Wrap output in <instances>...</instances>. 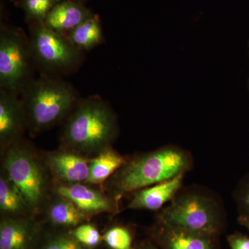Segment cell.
Instances as JSON below:
<instances>
[{"mask_svg": "<svg viewBox=\"0 0 249 249\" xmlns=\"http://www.w3.org/2000/svg\"><path fill=\"white\" fill-rule=\"evenodd\" d=\"M61 126L60 147L88 158L112 147L119 133L115 111L98 95L80 98Z\"/></svg>", "mask_w": 249, "mask_h": 249, "instance_id": "cell-1", "label": "cell"}, {"mask_svg": "<svg viewBox=\"0 0 249 249\" xmlns=\"http://www.w3.org/2000/svg\"><path fill=\"white\" fill-rule=\"evenodd\" d=\"M193 166V157L189 152L175 145H165L127 157L103 188L120 201L123 196L142 188L186 175Z\"/></svg>", "mask_w": 249, "mask_h": 249, "instance_id": "cell-2", "label": "cell"}, {"mask_svg": "<svg viewBox=\"0 0 249 249\" xmlns=\"http://www.w3.org/2000/svg\"><path fill=\"white\" fill-rule=\"evenodd\" d=\"M19 97L31 137L61 124L80 99L76 88L64 78L41 75Z\"/></svg>", "mask_w": 249, "mask_h": 249, "instance_id": "cell-3", "label": "cell"}, {"mask_svg": "<svg viewBox=\"0 0 249 249\" xmlns=\"http://www.w3.org/2000/svg\"><path fill=\"white\" fill-rule=\"evenodd\" d=\"M1 169L22 192L34 216L40 217L55 187L42 150L21 139L1 152Z\"/></svg>", "mask_w": 249, "mask_h": 249, "instance_id": "cell-4", "label": "cell"}, {"mask_svg": "<svg viewBox=\"0 0 249 249\" xmlns=\"http://www.w3.org/2000/svg\"><path fill=\"white\" fill-rule=\"evenodd\" d=\"M224 212L212 195L190 188L178 192L170 204L157 214V220L217 238L224 228Z\"/></svg>", "mask_w": 249, "mask_h": 249, "instance_id": "cell-5", "label": "cell"}, {"mask_svg": "<svg viewBox=\"0 0 249 249\" xmlns=\"http://www.w3.org/2000/svg\"><path fill=\"white\" fill-rule=\"evenodd\" d=\"M29 31L31 55L39 75L63 78L83 65L85 52L77 48L67 35L40 22L29 23Z\"/></svg>", "mask_w": 249, "mask_h": 249, "instance_id": "cell-6", "label": "cell"}, {"mask_svg": "<svg viewBox=\"0 0 249 249\" xmlns=\"http://www.w3.org/2000/svg\"><path fill=\"white\" fill-rule=\"evenodd\" d=\"M29 35L20 28H0V90L20 96L36 77Z\"/></svg>", "mask_w": 249, "mask_h": 249, "instance_id": "cell-7", "label": "cell"}, {"mask_svg": "<svg viewBox=\"0 0 249 249\" xmlns=\"http://www.w3.org/2000/svg\"><path fill=\"white\" fill-rule=\"evenodd\" d=\"M54 193L65 196L91 219L101 214L119 213L120 201L108 194L103 187L86 182L55 183Z\"/></svg>", "mask_w": 249, "mask_h": 249, "instance_id": "cell-8", "label": "cell"}, {"mask_svg": "<svg viewBox=\"0 0 249 249\" xmlns=\"http://www.w3.org/2000/svg\"><path fill=\"white\" fill-rule=\"evenodd\" d=\"M45 229L34 216L0 217V249H36Z\"/></svg>", "mask_w": 249, "mask_h": 249, "instance_id": "cell-9", "label": "cell"}, {"mask_svg": "<svg viewBox=\"0 0 249 249\" xmlns=\"http://www.w3.org/2000/svg\"><path fill=\"white\" fill-rule=\"evenodd\" d=\"M42 155L55 184L88 181L90 158L62 147L53 151H42Z\"/></svg>", "mask_w": 249, "mask_h": 249, "instance_id": "cell-10", "label": "cell"}, {"mask_svg": "<svg viewBox=\"0 0 249 249\" xmlns=\"http://www.w3.org/2000/svg\"><path fill=\"white\" fill-rule=\"evenodd\" d=\"M27 121L20 97L0 90V152L24 139Z\"/></svg>", "mask_w": 249, "mask_h": 249, "instance_id": "cell-11", "label": "cell"}, {"mask_svg": "<svg viewBox=\"0 0 249 249\" xmlns=\"http://www.w3.org/2000/svg\"><path fill=\"white\" fill-rule=\"evenodd\" d=\"M152 239L161 249H214L215 237L190 231L157 221L151 229Z\"/></svg>", "mask_w": 249, "mask_h": 249, "instance_id": "cell-12", "label": "cell"}, {"mask_svg": "<svg viewBox=\"0 0 249 249\" xmlns=\"http://www.w3.org/2000/svg\"><path fill=\"white\" fill-rule=\"evenodd\" d=\"M185 175L145 187L134 192L127 209L159 211L167 203L170 202L181 191Z\"/></svg>", "mask_w": 249, "mask_h": 249, "instance_id": "cell-13", "label": "cell"}, {"mask_svg": "<svg viewBox=\"0 0 249 249\" xmlns=\"http://www.w3.org/2000/svg\"><path fill=\"white\" fill-rule=\"evenodd\" d=\"M40 217L46 227L66 231L91 221V218L80 211L71 200L56 193L51 196Z\"/></svg>", "mask_w": 249, "mask_h": 249, "instance_id": "cell-14", "label": "cell"}, {"mask_svg": "<svg viewBox=\"0 0 249 249\" xmlns=\"http://www.w3.org/2000/svg\"><path fill=\"white\" fill-rule=\"evenodd\" d=\"M93 14L82 3L62 0L49 13L44 24L55 32L67 35Z\"/></svg>", "mask_w": 249, "mask_h": 249, "instance_id": "cell-15", "label": "cell"}, {"mask_svg": "<svg viewBox=\"0 0 249 249\" xmlns=\"http://www.w3.org/2000/svg\"><path fill=\"white\" fill-rule=\"evenodd\" d=\"M27 216L34 214L27 199L4 170L0 169V217Z\"/></svg>", "mask_w": 249, "mask_h": 249, "instance_id": "cell-16", "label": "cell"}, {"mask_svg": "<svg viewBox=\"0 0 249 249\" xmlns=\"http://www.w3.org/2000/svg\"><path fill=\"white\" fill-rule=\"evenodd\" d=\"M127 160V157L121 155L113 146L103 150L90 158L89 178L86 183L103 187Z\"/></svg>", "mask_w": 249, "mask_h": 249, "instance_id": "cell-17", "label": "cell"}, {"mask_svg": "<svg viewBox=\"0 0 249 249\" xmlns=\"http://www.w3.org/2000/svg\"><path fill=\"white\" fill-rule=\"evenodd\" d=\"M73 45L82 52H89L104 42L101 19L93 14L67 35Z\"/></svg>", "mask_w": 249, "mask_h": 249, "instance_id": "cell-18", "label": "cell"}, {"mask_svg": "<svg viewBox=\"0 0 249 249\" xmlns=\"http://www.w3.org/2000/svg\"><path fill=\"white\" fill-rule=\"evenodd\" d=\"M36 249H89L80 245L69 231L46 227Z\"/></svg>", "mask_w": 249, "mask_h": 249, "instance_id": "cell-19", "label": "cell"}, {"mask_svg": "<svg viewBox=\"0 0 249 249\" xmlns=\"http://www.w3.org/2000/svg\"><path fill=\"white\" fill-rule=\"evenodd\" d=\"M62 0H20L27 22L44 23L52 10Z\"/></svg>", "mask_w": 249, "mask_h": 249, "instance_id": "cell-20", "label": "cell"}, {"mask_svg": "<svg viewBox=\"0 0 249 249\" xmlns=\"http://www.w3.org/2000/svg\"><path fill=\"white\" fill-rule=\"evenodd\" d=\"M103 244L108 249H134L133 235L129 228L114 225L103 234Z\"/></svg>", "mask_w": 249, "mask_h": 249, "instance_id": "cell-21", "label": "cell"}, {"mask_svg": "<svg viewBox=\"0 0 249 249\" xmlns=\"http://www.w3.org/2000/svg\"><path fill=\"white\" fill-rule=\"evenodd\" d=\"M75 240L89 249H97L103 244V234L91 222L83 223L69 231Z\"/></svg>", "mask_w": 249, "mask_h": 249, "instance_id": "cell-22", "label": "cell"}, {"mask_svg": "<svg viewBox=\"0 0 249 249\" xmlns=\"http://www.w3.org/2000/svg\"><path fill=\"white\" fill-rule=\"evenodd\" d=\"M234 199L240 215L249 217V174L242 178L236 188Z\"/></svg>", "mask_w": 249, "mask_h": 249, "instance_id": "cell-23", "label": "cell"}, {"mask_svg": "<svg viewBox=\"0 0 249 249\" xmlns=\"http://www.w3.org/2000/svg\"><path fill=\"white\" fill-rule=\"evenodd\" d=\"M227 240L230 249H249V237L241 232L228 236Z\"/></svg>", "mask_w": 249, "mask_h": 249, "instance_id": "cell-24", "label": "cell"}, {"mask_svg": "<svg viewBox=\"0 0 249 249\" xmlns=\"http://www.w3.org/2000/svg\"><path fill=\"white\" fill-rule=\"evenodd\" d=\"M134 249H158L155 244L151 242H142L140 245L137 246Z\"/></svg>", "mask_w": 249, "mask_h": 249, "instance_id": "cell-25", "label": "cell"}, {"mask_svg": "<svg viewBox=\"0 0 249 249\" xmlns=\"http://www.w3.org/2000/svg\"><path fill=\"white\" fill-rule=\"evenodd\" d=\"M237 220H238V222L240 223L241 225L243 226L244 227L249 231V217L239 215Z\"/></svg>", "mask_w": 249, "mask_h": 249, "instance_id": "cell-26", "label": "cell"}, {"mask_svg": "<svg viewBox=\"0 0 249 249\" xmlns=\"http://www.w3.org/2000/svg\"><path fill=\"white\" fill-rule=\"evenodd\" d=\"M73 1H76L77 2L82 3V4H83L85 0H73Z\"/></svg>", "mask_w": 249, "mask_h": 249, "instance_id": "cell-27", "label": "cell"}, {"mask_svg": "<svg viewBox=\"0 0 249 249\" xmlns=\"http://www.w3.org/2000/svg\"><path fill=\"white\" fill-rule=\"evenodd\" d=\"M248 89H249V78L248 80Z\"/></svg>", "mask_w": 249, "mask_h": 249, "instance_id": "cell-28", "label": "cell"}, {"mask_svg": "<svg viewBox=\"0 0 249 249\" xmlns=\"http://www.w3.org/2000/svg\"><path fill=\"white\" fill-rule=\"evenodd\" d=\"M248 46H249V45H248Z\"/></svg>", "mask_w": 249, "mask_h": 249, "instance_id": "cell-29", "label": "cell"}]
</instances>
